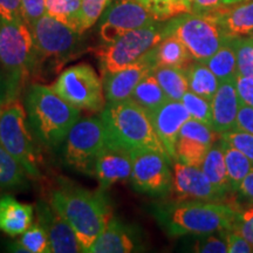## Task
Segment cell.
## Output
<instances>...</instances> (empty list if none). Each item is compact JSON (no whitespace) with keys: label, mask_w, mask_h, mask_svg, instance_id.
<instances>
[{"label":"cell","mask_w":253,"mask_h":253,"mask_svg":"<svg viewBox=\"0 0 253 253\" xmlns=\"http://www.w3.org/2000/svg\"><path fill=\"white\" fill-rule=\"evenodd\" d=\"M48 199L74 230L84 252L99 238L112 217L103 189L90 191L63 177L58 179V186L50 190Z\"/></svg>","instance_id":"obj_1"},{"label":"cell","mask_w":253,"mask_h":253,"mask_svg":"<svg viewBox=\"0 0 253 253\" xmlns=\"http://www.w3.org/2000/svg\"><path fill=\"white\" fill-rule=\"evenodd\" d=\"M25 108L34 137L50 149H55L66 141L72 126L80 119V109L43 84H32L28 88Z\"/></svg>","instance_id":"obj_2"},{"label":"cell","mask_w":253,"mask_h":253,"mask_svg":"<svg viewBox=\"0 0 253 253\" xmlns=\"http://www.w3.org/2000/svg\"><path fill=\"white\" fill-rule=\"evenodd\" d=\"M101 120L106 131V147L126 151L150 149L169 158L149 114L132 100L107 103L101 113Z\"/></svg>","instance_id":"obj_3"},{"label":"cell","mask_w":253,"mask_h":253,"mask_svg":"<svg viewBox=\"0 0 253 253\" xmlns=\"http://www.w3.org/2000/svg\"><path fill=\"white\" fill-rule=\"evenodd\" d=\"M37 72L38 59L31 28L24 19H0V73L5 84V101L19 99L25 82Z\"/></svg>","instance_id":"obj_4"},{"label":"cell","mask_w":253,"mask_h":253,"mask_svg":"<svg viewBox=\"0 0 253 253\" xmlns=\"http://www.w3.org/2000/svg\"><path fill=\"white\" fill-rule=\"evenodd\" d=\"M238 212L220 202H176L160 211V218L171 236L198 235L232 230Z\"/></svg>","instance_id":"obj_5"},{"label":"cell","mask_w":253,"mask_h":253,"mask_svg":"<svg viewBox=\"0 0 253 253\" xmlns=\"http://www.w3.org/2000/svg\"><path fill=\"white\" fill-rule=\"evenodd\" d=\"M167 36H175L184 43L196 61H207L229 39L220 21L219 11L183 13L167 20Z\"/></svg>","instance_id":"obj_6"},{"label":"cell","mask_w":253,"mask_h":253,"mask_svg":"<svg viewBox=\"0 0 253 253\" xmlns=\"http://www.w3.org/2000/svg\"><path fill=\"white\" fill-rule=\"evenodd\" d=\"M36 140L21 101H5L0 106V145L24 167L31 178L40 176L41 156Z\"/></svg>","instance_id":"obj_7"},{"label":"cell","mask_w":253,"mask_h":253,"mask_svg":"<svg viewBox=\"0 0 253 253\" xmlns=\"http://www.w3.org/2000/svg\"><path fill=\"white\" fill-rule=\"evenodd\" d=\"M166 21L147 25L137 28L119 38L114 42L97 49L96 55L99 59L102 74L114 73L128 67L137 61L144 54L167 37Z\"/></svg>","instance_id":"obj_8"},{"label":"cell","mask_w":253,"mask_h":253,"mask_svg":"<svg viewBox=\"0 0 253 253\" xmlns=\"http://www.w3.org/2000/svg\"><path fill=\"white\" fill-rule=\"evenodd\" d=\"M50 88L78 109L102 112L107 104L102 80L88 63L65 69Z\"/></svg>","instance_id":"obj_9"},{"label":"cell","mask_w":253,"mask_h":253,"mask_svg":"<svg viewBox=\"0 0 253 253\" xmlns=\"http://www.w3.org/2000/svg\"><path fill=\"white\" fill-rule=\"evenodd\" d=\"M106 145V131L100 118L79 119L66 138L65 160L84 175H94L95 161Z\"/></svg>","instance_id":"obj_10"},{"label":"cell","mask_w":253,"mask_h":253,"mask_svg":"<svg viewBox=\"0 0 253 253\" xmlns=\"http://www.w3.org/2000/svg\"><path fill=\"white\" fill-rule=\"evenodd\" d=\"M31 28L36 46L38 72L47 59L66 60L72 56L80 41L78 31L45 13Z\"/></svg>","instance_id":"obj_11"},{"label":"cell","mask_w":253,"mask_h":253,"mask_svg":"<svg viewBox=\"0 0 253 253\" xmlns=\"http://www.w3.org/2000/svg\"><path fill=\"white\" fill-rule=\"evenodd\" d=\"M158 21L147 6L138 0H114L101 15L99 36L104 45L137 28Z\"/></svg>","instance_id":"obj_12"},{"label":"cell","mask_w":253,"mask_h":253,"mask_svg":"<svg viewBox=\"0 0 253 253\" xmlns=\"http://www.w3.org/2000/svg\"><path fill=\"white\" fill-rule=\"evenodd\" d=\"M130 156L132 188L151 195L167 194L171 190L172 172L169 168L170 160L166 155L150 149H134Z\"/></svg>","instance_id":"obj_13"},{"label":"cell","mask_w":253,"mask_h":253,"mask_svg":"<svg viewBox=\"0 0 253 253\" xmlns=\"http://www.w3.org/2000/svg\"><path fill=\"white\" fill-rule=\"evenodd\" d=\"M172 198L176 202H224L227 192L212 184L199 167L172 163Z\"/></svg>","instance_id":"obj_14"},{"label":"cell","mask_w":253,"mask_h":253,"mask_svg":"<svg viewBox=\"0 0 253 253\" xmlns=\"http://www.w3.org/2000/svg\"><path fill=\"white\" fill-rule=\"evenodd\" d=\"M219 137L211 126L194 119L188 120L177 138L176 161L201 168L209 150Z\"/></svg>","instance_id":"obj_15"},{"label":"cell","mask_w":253,"mask_h":253,"mask_svg":"<svg viewBox=\"0 0 253 253\" xmlns=\"http://www.w3.org/2000/svg\"><path fill=\"white\" fill-rule=\"evenodd\" d=\"M155 68L156 65L150 49L147 54L128 67L114 73H104L102 84L107 103H115L130 99L138 82Z\"/></svg>","instance_id":"obj_16"},{"label":"cell","mask_w":253,"mask_h":253,"mask_svg":"<svg viewBox=\"0 0 253 253\" xmlns=\"http://www.w3.org/2000/svg\"><path fill=\"white\" fill-rule=\"evenodd\" d=\"M38 223L43 227L49 240L50 253L84 252L74 230L49 202L39 201L36 204Z\"/></svg>","instance_id":"obj_17"},{"label":"cell","mask_w":253,"mask_h":253,"mask_svg":"<svg viewBox=\"0 0 253 253\" xmlns=\"http://www.w3.org/2000/svg\"><path fill=\"white\" fill-rule=\"evenodd\" d=\"M154 129L160 137L168 156L173 163L176 161V142L182 126L191 119L182 101L168 100L166 103L149 113Z\"/></svg>","instance_id":"obj_18"},{"label":"cell","mask_w":253,"mask_h":253,"mask_svg":"<svg viewBox=\"0 0 253 253\" xmlns=\"http://www.w3.org/2000/svg\"><path fill=\"white\" fill-rule=\"evenodd\" d=\"M142 239L135 226L110 217L106 229L86 253H130L141 251Z\"/></svg>","instance_id":"obj_19"},{"label":"cell","mask_w":253,"mask_h":253,"mask_svg":"<svg viewBox=\"0 0 253 253\" xmlns=\"http://www.w3.org/2000/svg\"><path fill=\"white\" fill-rule=\"evenodd\" d=\"M131 170L130 151L104 145L95 161L94 176L100 182L101 189L107 190L114 184L130 179Z\"/></svg>","instance_id":"obj_20"},{"label":"cell","mask_w":253,"mask_h":253,"mask_svg":"<svg viewBox=\"0 0 253 253\" xmlns=\"http://www.w3.org/2000/svg\"><path fill=\"white\" fill-rule=\"evenodd\" d=\"M236 81L220 82L219 87L211 100L212 109V128L217 134L231 131L236 129L237 115L240 106Z\"/></svg>","instance_id":"obj_21"},{"label":"cell","mask_w":253,"mask_h":253,"mask_svg":"<svg viewBox=\"0 0 253 253\" xmlns=\"http://www.w3.org/2000/svg\"><path fill=\"white\" fill-rule=\"evenodd\" d=\"M34 208L17 201L13 196L0 197V231L15 237L21 235L33 223Z\"/></svg>","instance_id":"obj_22"},{"label":"cell","mask_w":253,"mask_h":253,"mask_svg":"<svg viewBox=\"0 0 253 253\" xmlns=\"http://www.w3.org/2000/svg\"><path fill=\"white\" fill-rule=\"evenodd\" d=\"M227 37H249L253 34V0H245L218 8Z\"/></svg>","instance_id":"obj_23"},{"label":"cell","mask_w":253,"mask_h":253,"mask_svg":"<svg viewBox=\"0 0 253 253\" xmlns=\"http://www.w3.org/2000/svg\"><path fill=\"white\" fill-rule=\"evenodd\" d=\"M156 67H186L191 54L178 38L167 36L151 49Z\"/></svg>","instance_id":"obj_24"},{"label":"cell","mask_w":253,"mask_h":253,"mask_svg":"<svg viewBox=\"0 0 253 253\" xmlns=\"http://www.w3.org/2000/svg\"><path fill=\"white\" fill-rule=\"evenodd\" d=\"M189 82V90L209 101L212 100L219 87V80L212 71L202 61L189 63L184 68Z\"/></svg>","instance_id":"obj_25"},{"label":"cell","mask_w":253,"mask_h":253,"mask_svg":"<svg viewBox=\"0 0 253 253\" xmlns=\"http://www.w3.org/2000/svg\"><path fill=\"white\" fill-rule=\"evenodd\" d=\"M201 169L203 170L209 181L216 185L217 188L227 192V194L233 191L229 176H227L225 156H224V150L223 147H221L220 140L214 142L211 149L209 150L203 163H202Z\"/></svg>","instance_id":"obj_26"},{"label":"cell","mask_w":253,"mask_h":253,"mask_svg":"<svg viewBox=\"0 0 253 253\" xmlns=\"http://www.w3.org/2000/svg\"><path fill=\"white\" fill-rule=\"evenodd\" d=\"M204 63L212 71L219 82L236 80L238 75V66H237V54L235 45H233V38H229L220 48L207 61H204Z\"/></svg>","instance_id":"obj_27"},{"label":"cell","mask_w":253,"mask_h":253,"mask_svg":"<svg viewBox=\"0 0 253 253\" xmlns=\"http://www.w3.org/2000/svg\"><path fill=\"white\" fill-rule=\"evenodd\" d=\"M130 100L141 106L145 112L149 114L162 106L163 103H166L169 99H168L161 84H158L153 72H150L138 82V84L132 91Z\"/></svg>","instance_id":"obj_28"},{"label":"cell","mask_w":253,"mask_h":253,"mask_svg":"<svg viewBox=\"0 0 253 253\" xmlns=\"http://www.w3.org/2000/svg\"><path fill=\"white\" fill-rule=\"evenodd\" d=\"M185 67H156L153 74L157 79L168 99L181 101L183 95L189 90Z\"/></svg>","instance_id":"obj_29"},{"label":"cell","mask_w":253,"mask_h":253,"mask_svg":"<svg viewBox=\"0 0 253 253\" xmlns=\"http://www.w3.org/2000/svg\"><path fill=\"white\" fill-rule=\"evenodd\" d=\"M219 140L224 150V156H225L227 176H229L231 186H232L233 191H238L240 183L243 182L246 175L251 171L253 164L249 160V157L243 154L242 151L231 147L220 137Z\"/></svg>","instance_id":"obj_30"},{"label":"cell","mask_w":253,"mask_h":253,"mask_svg":"<svg viewBox=\"0 0 253 253\" xmlns=\"http://www.w3.org/2000/svg\"><path fill=\"white\" fill-rule=\"evenodd\" d=\"M24 167L0 145V189H19L27 185Z\"/></svg>","instance_id":"obj_31"},{"label":"cell","mask_w":253,"mask_h":253,"mask_svg":"<svg viewBox=\"0 0 253 253\" xmlns=\"http://www.w3.org/2000/svg\"><path fill=\"white\" fill-rule=\"evenodd\" d=\"M11 251L25 253H50L49 240L45 229L39 223L32 224L21 237L11 245Z\"/></svg>","instance_id":"obj_32"},{"label":"cell","mask_w":253,"mask_h":253,"mask_svg":"<svg viewBox=\"0 0 253 253\" xmlns=\"http://www.w3.org/2000/svg\"><path fill=\"white\" fill-rule=\"evenodd\" d=\"M46 13L79 32L82 0H45Z\"/></svg>","instance_id":"obj_33"},{"label":"cell","mask_w":253,"mask_h":253,"mask_svg":"<svg viewBox=\"0 0 253 253\" xmlns=\"http://www.w3.org/2000/svg\"><path fill=\"white\" fill-rule=\"evenodd\" d=\"M182 103L188 110L191 119L203 122L205 125L212 126V109H211V101H209L199 95L188 90L183 95Z\"/></svg>","instance_id":"obj_34"},{"label":"cell","mask_w":253,"mask_h":253,"mask_svg":"<svg viewBox=\"0 0 253 253\" xmlns=\"http://www.w3.org/2000/svg\"><path fill=\"white\" fill-rule=\"evenodd\" d=\"M237 54L238 74L253 80V39L249 37L233 38Z\"/></svg>","instance_id":"obj_35"},{"label":"cell","mask_w":253,"mask_h":253,"mask_svg":"<svg viewBox=\"0 0 253 253\" xmlns=\"http://www.w3.org/2000/svg\"><path fill=\"white\" fill-rule=\"evenodd\" d=\"M153 12L158 21H166L185 13L181 0H138Z\"/></svg>","instance_id":"obj_36"},{"label":"cell","mask_w":253,"mask_h":253,"mask_svg":"<svg viewBox=\"0 0 253 253\" xmlns=\"http://www.w3.org/2000/svg\"><path fill=\"white\" fill-rule=\"evenodd\" d=\"M110 0H82L79 33H84L101 18Z\"/></svg>","instance_id":"obj_37"},{"label":"cell","mask_w":253,"mask_h":253,"mask_svg":"<svg viewBox=\"0 0 253 253\" xmlns=\"http://www.w3.org/2000/svg\"><path fill=\"white\" fill-rule=\"evenodd\" d=\"M220 138L231 147L236 148L246 155L253 164V134L233 129V130L221 134Z\"/></svg>","instance_id":"obj_38"},{"label":"cell","mask_w":253,"mask_h":253,"mask_svg":"<svg viewBox=\"0 0 253 253\" xmlns=\"http://www.w3.org/2000/svg\"><path fill=\"white\" fill-rule=\"evenodd\" d=\"M195 251L201 253H227V245L225 237L221 238L213 233L205 235L203 238L198 239L195 245Z\"/></svg>","instance_id":"obj_39"},{"label":"cell","mask_w":253,"mask_h":253,"mask_svg":"<svg viewBox=\"0 0 253 253\" xmlns=\"http://www.w3.org/2000/svg\"><path fill=\"white\" fill-rule=\"evenodd\" d=\"M46 13L45 0H21V14L24 21L31 27Z\"/></svg>","instance_id":"obj_40"},{"label":"cell","mask_w":253,"mask_h":253,"mask_svg":"<svg viewBox=\"0 0 253 253\" xmlns=\"http://www.w3.org/2000/svg\"><path fill=\"white\" fill-rule=\"evenodd\" d=\"M232 230L240 233L253 246V204L243 210V212H238Z\"/></svg>","instance_id":"obj_41"},{"label":"cell","mask_w":253,"mask_h":253,"mask_svg":"<svg viewBox=\"0 0 253 253\" xmlns=\"http://www.w3.org/2000/svg\"><path fill=\"white\" fill-rule=\"evenodd\" d=\"M227 253H251L253 246L240 233L233 230L225 231Z\"/></svg>","instance_id":"obj_42"},{"label":"cell","mask_w":253,"mask_h":253,"mask_svg":"<svg viewBox=\"0 0 253 253\" xmlns=\"http://www.w3.org/2000/svg\"><path fill=\"white\" fill-rule=\"evenodd\" d=\"M0 19L8 21L23 19L21 0H0Z\"/></svg>","instance_id":"obj_43"},{"label":"cell","mask_w":253,"mask_h":253,"mask_svg":"<svg viewBox=\"0 0 253 253\" xmlns=\"http://www.w3.org/2000/svg\"><path fill=\"white\" fill-rule=\"evenodd\" d=\"M236 87L240 102L253 107V80L252 79L237 75Z\"/></svg>","instance_id":"obj_44"},{"label":"cell","mask_w":253,"mask_h":253,"mask_svg":"<svg viewBox=\"0 0 253 253\" xmlns=\"http://www.w3.org/2000/svg\"><path fill=\"white\" fill-rule=\"evenodd\" d=\"M236 129L253 134V107L240 103L237 115Z\"/></svg>","instance_id":"obj_45"},{"label":"cell","mask_w":253,"mask_h":253,"mask_svg":"<svg viewBox=\"0 0 253 253\" xmlns=\"http://www.w3.org/2000/svg\"><path fill=\"white\" fill-rule=\"evenodd\" d=\"M223 6V0H194L192 2V13H204L211 12Z\"/></svg>","instance_id":"obj_46"},{"label":"cell","mask_w":253,"mask_h":253,"mask_svg":"<svg viewBox=\"0 0 253 253\" xmlns=\"http://www.w3.org/2000/svg\"><path fill=\"white\" fill-rule=\"evenodd\" d=\"M238 191L243 196H245L246 198L251 199L253 202V168L251 169V171L246 175L245 178L243 179V182L240 183Z\"/></svg>","instance_id":"obj_47"},{"label":"cell","mask_w":253,"mask_h":253,"mask_svg":"<svg viewBox=\"0 0 253 253\" xmlns=\"http://www.w3.org/2000/svg\"><path fill=\"white\" fill-rule=\"evenodd\" d=\"M5 101V84L4 79H2L1 73H0V106L4 103Z\"/></svg>","instance_id":"obj_48"},{"label":"cell","mask_w":253,"mask_h":253,"mask_svg":"<svg viewBox=\"0 0 253 253\" xmlns=\"http://www.w3.org/2000/svg\"><path fill=\"white\" fill-rule=\"evenodd\" d=\"M192 2H194V0H181V4L185 9V13H190L191 12Z\"/></svg>","instance_id":"obj_49"},{"label":"cell","mask_w":253,"mask_h":253,"mask_svg":"<svg viewBox=\"0 0 253 253\" xmlns=\"http://www.w3.org/2000/svg\"><path fill=\"white\" fill-rule=\"evenodd\" d=\"M242 1H245V0H223V5H233Z\"/></svg>","instance_id":"obj_50"},{"label":"cell","mask_w":253,"mask_h":253,"mask_svg":"<svg viewBox=\"0 0 253 253\" xmlns=\"http://www.w3.org/2000/svg\"><path fill=\"white\" fill-rule=\"evenodd\" d=\"M251 37H252V38H253V34H252V36H251Z\"/></svg>","instance_id":"obj_51"},{"label":"cell","mask_w":253,"mask_h":253,"mask_svg":"<svg viewBox=\"0 0 253 253\" xmlns=\"http://www.w3.org/2000/svg\"><path fill=\"white\" fill-rule=\"evenodd\" d=\"M252 39H253V38H252Z\"/></svg>","instance_id":"obj_52"}]
</instances>
